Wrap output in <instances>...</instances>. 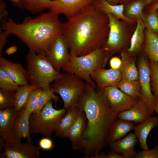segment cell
Returning a JSON list of instances; mask_svg holds the SVG:
<instances>
[{
  "mask_svg": "<svg viewBox=\"0 0 158 158\" xmlns=\"http://www.w3.org/2000/svg\"></svg>",
  "mask_w": 158,
  "mask_h": 158,
  "instance_id": "52",
  "label": "cell"
},
{
  "mask_svg": "<svg viewBox=\"0 0 158 158\" xmlns=\"http://www.w3.org/2000/svg\"><path fill=\"white\" fill-rule=\"evenodd\" d=\"M129 0H123V1H128Z\"/></svg>",
  "mask_w": 158,
  "mask_h": 158,
  "instance_id": "50",
  "label": "cell"
},
{
  "mask_svg": "<svg viewBox=\"0 0 158 158\" xmlns=\"http://www.w3.org/2000/svg\"><path fill=\"white\" fill-rule=\"evenodd\" d=\"M19 111L15 110L14 107L0 109V149L7 141L14 138V123Z\"/></svg>",
  "mask_w": 158,
  "mask_h": 158,
  "instance_id": "14",
  "label": "cell"
},
{
  "mask_svg": "<svg viewBox=\"0 0 158 158\" xmlns=\"http://www.w3.org/2000/svg\"><path fill=\"white\" fill-rule=\"evenodd\" d=\"M104 90L111 108L118 114L130 109L138 99L128 95L116 86L107 87Z\"/></svg>",
  "mask_w": 158,
  "mask_h": 158,
  "instance_id": "12",
  "label": "cell"
},
{
  "mask_svg": "<svg viewBox=\"0 0 158 158\" xmlns=\"http://www.w3.org/2000/svg\"><path fill=\"white\" fill-rule=\"evenodd\" d=\"M3 147L5 150L3 156L6 158H39L40 147L32 142L22 143L14 138L7 141Z\"/></svg>",
  "mask_w": 158,
  "mask_h": 158,
  "instance_id": "11",
  "label": "cell"
},
{
  "mask_svg": "<svg viewBox=\"0 0 158 158\" xmlns=\"http://www.w3.org/2000/svg\"><path fill=\"white\" fill-rule=\"evenodd\" d=\"M157 12L158 14V9H157Z\"/></svg>",
  "mask_w": 158,
  "mask_h": 158,
  "instance_id": "51",
  "label": "cell"
},
{
  "mask_svg": "<svg viewBox=\"0 0 158 158\" xmlns=\"http://www.w3.org/2000/svg\"><path fill=\"white\" fill-rule=\"evenodd\" d=\"M59 15L50 10L34 18L25 17L17 23L12 18L1 20L0 28L13 34L25 44L29 51L44 54L53 41L63 34V23Z\"/></svg>",
  "mask_w": 158,
  "mask_h": 158,
  "instance_id": "3",
  "label": "cell"
},
{
  "mask_svg": "<svg viewBox=\"0 0 158 158\" xmlns=\"http://www.w3.org/2000/svg\"><path fill=\"white\" fill-rule=\"evenodd\" d=\"M145 41L143 44L144 55L149 61L158 63V35L146 28Z\"/></svg>",
  "mask_w": 158,
  "mask_h": 158,
  "instance_id": "25",
  "label": "cell"
},
{
  "mask_svg": "<svg viewBox=\"0 0 158 158\" xmlns=\"http://www.w3.org/2000/svg\"><path fill=\"white\" fill-rule=\"evenodd\" d=\"M26 59V77L29 83L43 90L50 89L51 83L61 76L62 73L55 69L44 54L29 50Z\"/></svg>",
  "mask_w": 158,
  "mask_h": 158,
  "instance_id": "4",
  "label": "cell"
},
{
  "mask_svg": "<svg viewBox=\"0 0 158 158\" xmlns=\"http://www.w3.org/2000/svg\"><path fill=\"white\" fill-rule=\"evenodd\" d=\"M151 89L153 95L158 99V63L149 60Z\"/></svg>",
  "mask_w": 158,
  "mask_h": 158,
  "instance_id": "36",
  "label": "cell"
},
{
  "mask_svg": "<svg viewBox=\"0 0 158 158\" xmlns=\"http://www.w3.org/2000/svg\"><path fill=\"white\" fill-rule=\"evenodd\" d=\"M109 58L102 47L84 56L71 55L69 61L61 70L77 75L95 88L96 85L91 74L97 69L104 68Z\"/></svg>",
  "mask_w": 158,
  "mask_h": 158,
  "instance_id": "5",
  "label": "cell"
},
{
  "mask_svg": "<svg viewBox=\"0 0 158 158\" xmlns=\"http://www.w3.org/2000/svg\"><path fill=\"white\" fill-rule=\"evenodd\" d=\"M29 118L26 114L24 107L19 111L14 123L13 133L14 138L21 141L22 138H26L27 142H31Z\"/></svg>",
  "mask_w": 158,
  "mask_h": 158,
  "instance_id": "21",
  "label": "cell"
},
{
  "mask_svg": "<svg viewBox=\"0 0 158 158\" xmlns=\"http://www.w3.org/2000/svg\"><path fill=\"white\" fill-rule=\"evenodd\" d=\"M15 92L0 89V109L14 107Z\"/></svg>",
  "mask_w": 158,
  "mask_h": 158,
  "instance_id": "35",
  "label": "cell"
},
{
  "mask_svg": "<svg viewBox=\"0 0 158 158\" xmlns=\"http://www.w3.org/2000/svg\"><path fill=\"white\" fill-rule=\"evenodd\" d=\"M54 93L51 88L46 90H42L39 97L37 108L33 113L39 112L44 106L52 99L55 102H56L59 99V97L55 95Z\"/></svg>",
  "mask_w": 158,
  "mask_h": 158,
  "instance_id": "34",
  "label": "cell"
},
{
  "mask_svg": "<svg viewBox=\"0 0 158 158\" xmlns=\"http://www.w3.org/2000/svg\"><path fill=\"white\" fill-rule=\"evenodd\" d=\"M93 81L97 85V88L104 89L111 86H116L122 79L119 69L101 68L97 69L91 74Z\"/></svg>",
  "mask_w": 158,
  "mask_h": 158,
  "instance_id": "15",
  "label": "cell"
},
{
  "mask_svg": "<svg viewBox=\"0 0 158 158\" xmlns=\"http://www.w3.org/2000/svg\"><path fill=\"white\" fill-rule=\"evenodd\" d=\"M137 25L131 37L130 45L127 51L131 56H135L141 52L144 41L145 26L142 19H136Z\"/></svg>",
  "mask_w": 158,
  "mask_h": 158,
  "instance_id": "26",
  "label": "cell"
},
{
  "mask_svg": "<svg viewBox=\"0 0 158 158\" xmlns=\"http://www.w3.org/2000/svg\"><path fill=\"white\" fill-rule=\"evenodd\" d=\"M14 6L19 9L24 8V0H8Z\"/></svg>",
  "mask_w": 158,
  "mask_h": 158,
  "instance_id": "44",
  "label": "cell"
},
{
  "mask_svg": "<svg viewBox=\"0 0 158 158\" xmlns=\"http://www.w3.org/2000/svg\"><path fill=\"white\" fill-rule=\"evenodd\" d=\"M0 68L4 70L18 86L29 83L26 77V69L21 64L12 62L1 56L0 57Z\"/></svg>",
  "mask_w": 158,
  "mask_h": 158,
  "instance_id": "19",
  "label": "cell"
},
{
  "mask_svg": "<svg viewBox=\"0 0 158 158\" xmlns=\"http://www.w3.org/2000/svg\"><path fill=\"white\" fill-rule=\"evenodd\" d=\"M37 87H38L29 83L25 85L19 86L15 92V109L20 111L24 108L30 92L33 89Z\"/></svg>",
  "mask_w": 158,
  "mask_h": 158,
  "instance_id": "29",
  "label": "cell"
},
{
  "mask_svg": "<svg viewBox=\"0 0 158 158\" xmlns=\"http://www.w3.org/2000/svg\"><path fill=\"white\" fill-rule=\"evenodd\" d=\"M107 2L109 4L114 5H116L118 3H121V2L123 0H107Z\"/></svg>",
  "mask_w": 158,
  "mask_h": 158,
  "instance_id": "47",
  "label": "cell"
},
{
  "mask_svg": "<svg viewBox=\"0 0 158 158\" xmlns=\"http://www.w3.org/2000/svg\"><path fill=\"white\" fill-rule=\"evenodd\" d=\"M66 111L64 108L59 110L54 109L52 101H49L39 112L32 113L29 119L30 133H40L50 138Z\"/></svg>",
  "mask_w": 158,
  "mask_h": 158,
  "instance_id": "7",
  "label": "cell"
},
{
  "mask_svg": "<svg viewBox=\"0 0 158 158\" xmlns=\"http://www.w3.org/2000/svg\"><path fill=\"white\" fill-rule=\"evenodd\" d=\"M145 5L143 0H137L131 2L126 8V17L132 20L133 19H142L144 15L143 9Z\"/></svg>",
  "mask_w": 158,
  "mask_h": 158,
  "instance_id": "31",
  "label": "cell"
},
{
  "mask_svg": "<svg viewBox=\"0 0 158 158\" xmlns=\"http://www.w3.org/2000/svg\"><path fill=\"white\" fill-rule=\"evenodd\" d=\"M94 0H52L50 9L59 14L64 15L68 19L83 8L92 4Z\"/></svg>",
  "mask_w": 158,
  "mask_h": 158,
  "instance_id": "13",
  "label": "cell"
},
{
  "mask_svg": "<svg viewBox=\"0 0 158 158\" xmlns=\"http://www.w3.org/2000/svg\"><path fill=\"white\" fill-rule=\"evenodd\" d=\"M87 120L85 113L80 111L70 128L67 135L71 142L72 148L74 150H80L82 138L86 128Z\"/></svg>",
  "mask_w": 158,
  "mask_h": 158,
  "instance_id": "18",
  "label": "cell"
},
{
  "mask_svg": "<svg viewBox=\"0 0 158 158\" xmlns=\"http://www.w3.org/2000/svg\"><path fill=\"white\" fill-rule=\"evenodd\" d=\"M133 158H158V144L151 150H143L137 153Z\"/></svg>",
  "mask_w": 158,
  "mask_h": 158,
  "instance_id": "38",
  "label": "cell"
},
{
  "mask_svg": "<svg viewBox=\"0 0 158 158\" xmlns=\"http://www.w3.org/2000/svg\"><path fill=\"white\" fill-rule=\"evenodd\" d=\"M42 90L41 87L36 88L32 91L29 95L24 108L26 114L30 117L37 108L39 97Z\"/></svg>",
  "mask_w": 158,
  "mask_h": 158,
  "instance_id": "32",
  "label": "cell"
},
{
  "mask_svg": "<svg viewBox=\"0 0 158 158\" xmlns=\"http://www.w3.org/2000/svg\"><path fill=\"white\" fill-rule=\"evenodd\" d=\"M5 3L2 0H0V20L8 19V12L6 9Z\"/></svg>",
  "mask_w": 158,
  "mask_h": 158,
  "instance_id": "42",
  "label": "cell"
},
{
  "mask_svg": "<svg viewBox=\"0 0 158 158\" xmlns=\"http://www.w3.org/2000/svg\"><path fill=\"white\" fill-rule=\"evenodd\" d=\"M10 35L6 31L0 28V57L2 56L3 49L8 41V38Z\"/></svg>",
  "mask_w": 158,
  "mask_h": 158,
  "instance_id": "40",
  "label": "cell"
},
{
  "mask_svg": "<svg viewBox=\"0 0 158 158\" xmlns=\"http://www.w3.org/2000/svg\"><path fill=\"white\" fill-rule=\"evenodd\" d=\"M121 64V60L119 58L114 56L110 60L109 64L111 68L119 69Z\"/></svg>",
  "mask_w": 158,
  "mask_h": 158,
  "instance_id": "43",
  "label": "cell"
},
{
  "mask_svg": "<svg viewBox=\"0 0 158 158\" xmlns=\"http://www.w3.org/2000/svg\"><path fill=\"white\" fill-rule=\"evenodd\" d=\"M95 88L87 83L78 105L87 120L80 149L84 154L85 158H92L108 144L109 128L118 118V114L110 107L104 89L97 88L95 90Z\"/></svg>",
  "mask_w": 158,
  "mask_h": 158,
  "instance_id": "2",
  "label": "cell"
},
{
  "mask_svg": "<svg viewBox=\"0 0 158 158\" xmlns=\"http://www.w3.org/2000/svg\"><path fill=\"white\" fill-rule=\"evenodd\" d=\"M92 158H125L123 155L118 154L115 152L111 151L106 155L104 152H102L100 154H98L93 156Z\"/></svg>",
  "mask_w": 158,
  "mask_h": 158,
  "instance_id": "41",
  "label": "cell"
},
{
  "mask_svg": "<svg viewBox=\"0 0 158 158\" xmlns=\"http://www.w3.org/2000/svg\"><path fill=\"white\" fill-rule=\"evenodd\" d=\"M108 16L109 31L107 40L102 47L110 57L114 54L128 49L129 38L124 23L110 13Z\"/></svg>",
  "mask_w": 158,
  "mask_h": 158,
  "instance_id": "8",
  "label": "cell"
},
{
  "mask_svg": "<svg viewBox=\"0 0 158 158\" xmlns=\"http://www.w3.org/2000/svg\"><path fill=\"white\" fill-rule=\"evenodd\" d=\"M146 5H150L151 6L158 2V0H143Z\"/></svg>",
  "mask_w": 158,
  "mask_h": 158,
  "instance_id": "46",
  "label": "cell"
},
{
  "mask_svg": "<svg viewBox=\"0 0 158 158\" xmlns=\"http://www.w3.org/2000/svg\"><path fill=\"white\" fill-rule=\"evenodd\" d=\"M116 87L125 94L135 99L140 98L141 88L139 81L122 79Z\"/></svg>",
  "mask_w": 158,
  "mask_h": 158,
  "instance_id": "28",
  "label": "cell"
},
{
  "mask_svg": "<svg viewBox=\"0 0 158 158\" xmlns=\"http://www.w3.org/2000/svg\"><path fill=\"white\" fill-rule=\"evenodd\" d=\"M121 64L119 69L122 79L130 80H138L139 72L136 64L135 56L130 55L127 50L121 52Z\"/></svg>",
  "mask_w": 158,
  "mask_h": 158,
  "instance_id": "22",
  "label": "cell"
},
{
  "mask_svg": "<svg viewBox=\"0 0 158 158\" xmlns=\"http://www.w3.org/2000/svg\"><path fill=\"white\" fill-rule=\"evenodd\" d=\"M40 148L48 150L51 149L53 147V143L50 138L46 137L41 139L39 142Z\"/></svg>",
  "mask_w": 158,
  "mask_h": 158,
  "instance_id": "39",
  "label": "cell"
},
{
  "mask_svg": "<svg viewBox=\"0 0 158 158\" xmlns=\"http://www.w3.org/2000/svg\"><path fill=\"white\" fill-rule=\"evenodd\" d=\"M155 111L158 114V102H157L156 104L155 108Z\"/></svg>",
  "mask_w": 158,
  "mask_h": 158,
  "instance_id": "49",
  "label": "cell"
},
{
  "mask_svg": "<svg viewBox=\"0 0 158 158\" xmlns=\"http://www.w3.org/2000/svg\"><path fill=\"white\" fill-rule=\"evenodd\" d=\"M51 4V0H24V8L33 14L50 9Z\"/></svg>",
  "mask_w": 158,
  "mask_h": 158,
  "instance_id": "30",
  "label": "cell"
},
{
  "mask_svg": "<svg viewBox=\"0 0 158 158\" xmlns=\"http://www.w3.org/2000/svg\"><path fill=\"white\" fill-rule=\"evenodd\" d=\"M44 54L55 69L60 73L62 68L69 61L71 56L63 34L53 41Z\"/></svg>",
  "mask_w": 158,
  "mask_h": 158,
  "instance_id": "10",
  "label": "cell"
},
{
  "mask_svg": "<svg viewBox=\"0 0 158 158\" xmlns=\"http://www.w3.org/2000/svg\"><path fill=\"white\" fill-rule=\"evenodd\" d=\"M17 49L16 47L13 45L8 48L6 50V52L8 55H9L16 52Z\"/></svg>",
  "mask_w": 158,
  "mask_h": 158,
  "instance_id": "45",
  "label": "cell"
},
{
  "mask_svg": "<svg viewBox=\"0 0 158 158\" xmlns=\"http://www.w3.org/2000/svg\"><path fill=\"white\" fill-rule=\"evenodd\" d=\"M87 83L73 73L65 72L54 81L50 88L63 99L67 110L78 105L86 90Z\"/></svg>",
  "mask_w": 158,
  "mask_h": 158,
  "instance_id": "6",
  "label": "cell"
},
{
  "mask_svg": "<svg viewBox=\"0 0 158 158\" xmlns=\"http://www.w3.org/2000/svg\"><path fill=\"white\" fill-rule=\"evenodd\" d=\"M138 139L135 134L130 133L125 137L108 144L111 150L122 153L125 158H134L137 153L134 147Z\"/></svg>",
  "mask_w": 158,
  "mask_h": 158,
  "instance_id": "17",
  "label": "cell"
},
{
  "mask_svg": "<svg viewBox=\"0 0 158 158\" xmlns=\"http://www.w3.org/2000/svg\"><path fill=\"white\" fill-rule=\"evenodd\" d=\"M134 126L132 121L117 118L113 122L109 128L108 133L109 142L121 139L133 129Z\"/></svg>",
  "mask_w": 158,
  "mask_h": 158,
  "instance_id": "24",
  "label": "cell"
},
{
  "mask_svg": "<svg viewBox=\"0 0 158 158\" xmlns=\"http://www.w3.org/2000/svg\"><path fill=\"white\" fill-rule=\"evenodd\" d=\"M158 9V2L150 6L149 11L156 10Z\"/></svg>",
  "mask_w": 158,
  "mask_h": 158,
  "instance_id": "48",
  "label": "cell"
},
{
  "mask_svg": "<svg viewBox=\"0 0 158 158\" xmlns=\"http://www.w3.org/2000/svg\"><path fill=\"white\" fill-rule=\"evenodd\" d=\"M107 16L93 3L63 23V35L71 55L81 56L102 47L109 31Z\"/></svg>",
  "mask_w": 158,
  "mask_h": 158,
  "instance_id": "1",
  "label": "cell"
},
{
  "mask_svg": "<svg viewBox=\"0 0 158 158\" xmlns=\"http://www.w3.org/2000/svg\"><path fill=\"white\" fill-rule=\"evenodd\" d=\"M19 86L4 70L0 68V89L16 92Z\"/></svg>",
  "mask_w": 158,
  "mask_h": 158,
  "instance_id": "37",
  "label": "cell"
},
{
  "mask_svg": "<svg viewBox=\"0 0 158 158\" xmlns=\"http://www.w3.org/2000/svg\"><path fill=\"white\" fill-rule=\"evenodd\" d=\"M81 111L79 105L74 106L67 110L57 125L55 135L61 138H67L68 133Z\"/></svg>",
  "mask_w": 158,
  "mask_h": 158,
  "instance_id": "23",
  "label": "cell"
},
{
  "mask_svg": "<svg viewBox=\"0 0 158 158\" xmlns=\"http://www.w3.org/2000/svg\"><path fill=\"white\" fill-rule=\"evenodd\" d=\"M137 64L139 72L138 80L141 88L140 98L149 108L152 116L155 111L158 99L153 95L151 89L149 60L142 54L139 56Z\"/></svg>",
  "mask_w": 158,
  "mask_h": 158,
  "instance_id": "9",
  "label": "cell"
},
{
  "mask_svg": "<svg viewBox=\"0 0 158 158\" xmlns=\"http://www.w3.org/2000/svg\"><path fill=\"white\" fill-rule=\"evenodd\" d=\"M152 116L150 111L144 102L138 99L130 109L118 113L119 118L140 123Z\"/></svg>",
  "mask_w": 158,
  "mask_h": 158,
  "instance_id": "16",
  "label": "cell"
},
{
  "mask_svg": "<svg viewBox=\"0 0 158 158\" xmlns=\"http://www.w3.org/2000/svg\"><path fill=\"white\" fill-rule=\"evenodd\" d=\"M103 13H111L118 19H121L129 23L133 22L132 20L127 18L123 13L124 4L111 5L107 0H94L93 2Z\"/></svg>",
  "mask_w": 158,
  "mask_h": 158,
  "instance_id": "27",
  "label": "cell"
},
{
  "mask_svg": "<svg viewBox=\"0 0 158 158\" xmlns=\"http://www.w3.org/2000/svg\"><path fill=\"white\" fill-rule=\"evenodd\" d=\"M146 29L158 35V14L157 10L149 11L142 18Z\"/></svg>",
  "mask_w": 158,
  "mask_h": 158,
  "instance_id": "33",
  "label": "cell"
},
{
  "mask_svg": "<svg viewBox=\"0 0 158 158\" xmlns=\"http://www.w3.org/2000/svg\"><path fill=\"white\" fill-rule=\"evenodd\" d=\"M158 126V117L151 116L134 126L133 129L138 140L140 142V147L143 150H148L147 143V137L151 130Z\"/></svg>",
  "mask_w": 158,
  "mask_h": 158,
  "instance_id": "20",
  "label": "cell"
}]
</instances>
